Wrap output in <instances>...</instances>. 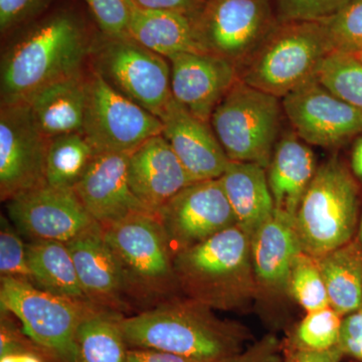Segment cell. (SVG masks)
<instances>
[{"mask_svg":"<svg viewBox=\"0 0 362 362\" xmlns=\"http://www.w3.org/2000/svg\"><path fill=\"white\" fill-rule=\"evenodd\" d=\"M322 23L333 51L351 54L362 52V0H350Z\"/></svg>","mask_w":362,"mask_h":362,"instance_id":"32","label":"cell"},{"mask_svg":"<svg viewBox=\"0 0 362 362\" xmlns=\"http://www.w3.org/2000/svg\"><path fill=\"white\" fill-rule=\"evenodd\" d=\"M168 59L173 99L192 115L209 122L214 109L240 80L239 71L209 52H180Z\"/></svg>","mask_w":362,"mask_h":362,"instance_id":"16","label":"cell"},{"mask_svg":"<svg viewBox=\"0 0 362 362\" xmlns=\"http://www.w3.org/2000/svg\"><path fill=\"white\" fill-rule=\"evenodd\" d=\"M0 226V277L33 283L26 258V244L11 221L1 216Z\"/></svg>","mask_w":362,"mask_h":362,"instance_id":"34","label":"cell"},{"mask_svg":"<svg viewBox=\"0 0 362 362\" xmlns=\"http://www.w3.org/2000/svg\"><path fill=\"white\" fill-rule=\"evenodd\" d=\"M175 275L190 299L226 308L237 302L251 271V235L239 226L176 252Z\"/></svg>","mask_w":362,"mask_h":362,"instance_id":"3","label":"cell"},{"mask_svg":"<svg viewBox=\"0 0 362 362\" xmlns=\"http://www.w3.org/2000/svg\"><path fill=\"white\" fill-rule=\"evenodd\" d=\"M35 343L28 340L25 332H21L6 311H1V324H0V357L13 352L20 351L35 346Z\"/></svg>","mask_w":362,"mask_h":362,"instance_id":"39","label":"cell"},{"mask_svg":"<svg viewBox=\"0 0 362 362\" xmlns=\"http://www.w3.org/2000/svg\"><path fill=\"white\" fill-rule=\"evenodd\" d=\"M267 168L275 209L295 218L317 171L313 150L296 133H285L276 144Z\"/></svg>","mask_w":362,"mask_h":362,"instance_id":"22","label":"cell"},{"mask_svg":"<svg viewBox=\"0 0 362 362\" xmlns=\"http://www.w3.org/2000/svg\"><path fill=\"white\" fill-rule=\"evenodd\" d=\"M129 156L118 152H98L74 188L88 213L103 228L134 214H151L131 190Z\"/></svg>","mask_w":362,"mask_h":362,"instance_id":"17","label":"cell"},{"mask_svg":"<svg viewBox=\"0 0 362 362\" xmlns=\"http://www.w3.org/2000/svg\"><path fill=\"white\" fill-rule=\"evenodd\" d=\"M288 121L304 142L331 148L362 133V113L347 104L316 77L282 98Z\"/></svg>","mask_w":362,"mask_h":362,"instance_id":"14","label":"cell"},{"mask_svg":"<svg viewBox=\"0 0 362 362\" xmlns=\"http://www.w3.org/2000/svg\"><path fill=\"white\" fill-rule=\"evenodd\" d=\"M122 317L104 309L90 311L76 335V362H126L129 347L121 326Z\"/></svg>","mask_w":362,"mask_h":362,"instance_id":"28","label":"cell"},{"mask_svg":"<svg viewBox=\"0 0 362 362\" xmlns=\"http://www.w3.org/2000/svg\"><path fill=\"white\" fill-rule=\"evenodd\" d=\"M357 207L356 182L341 162L333 158L317 168L295 216L302 251L318 259L349 244Z\"/></svg>","mask_w":362,"mask_h":362,"instance_id":"5","label":"cell"},{"mask_svg":"<svg viewBox=\"0 0 362 362\" xmlns=\"http://www.w3.org/2000/svg\"><path fill=\"white\" fill-rule=\"evenodd\" d=\"M128 35L166 59L180 52H204L194 18L178 11L141 8L133 2Z\"/></svg>","mask_w":362,"mask_h":362,"instance_id":"24","label":"cell"},{"mask_svg":"<svg viewBox=\"0 0 362 362\" xmlns=\"http://www.w3.org/2000/svg\"><path fill=\"white\" fill-rule=\"evenodd\" d=\"M358 238L359 240H361V244L362 245V220L361 221V226H359Z\"/></svg>","mask_w":362,"mask_h":362,"instance_id":"46","label":"cell"},{"mask_svg":"<svg viewBox=\"0 0 362 362\" xmlns=\"http://www.w3.org/2000/svg\"><path fill=\"white\" fill-rule=\"evenodd\" d=\"M128 180L138 201L153 214L195 182L162 134L150 138L130 154Z\"/></svg>","mask_w":362,"mask_h":362,"instance_id":"20","label":"cell"},{"mask_svg":"<svg viewBox=\"0 0 362 362\" xmlns=\"http://www.w3.org/2000/svg\"><path fill=\"white\" fill-rule=\"evenodd\" d=\"M126 362H202L189 357L151 349H128Z\"/></svg>","mask_w":362,"mask_h":362,"instance_id":"42","label":"cell"},{"mask_svg":"<svg viewBox=\"0 0 362 362\" xmlns=\"http://www.w3.org/2000/svg\"><path fill=\"white\" fill-rule=\"evenodd\" d=\"M132 1L141 8L178 11L194 18L201 13L206 0H132Z\"/></svg>","mask_w":362,"mask_h":362,"instance_id":"41","label":"cell"},{"mask_svg":"<svg viewBox=\"0 0 362 362\" xmlns=\"http://www.w3.org/2000/svg\"><path fill=\"white\" fill-rule=\"evenodd\" d=\"M333 52L322 23H280L239 71L240 80L282 99L315 77Z\"/></svg>","mask_w":362,"mask_h":362,"instance_id":"4","label":"cell"},{"mask_svg":"<svg viewBox=\"0 0 362 362\" xmlns=\"http://www.w3.org/2000/svg\"><path fill=\"white\" fill-rule=\"evenodd\" d=\"M47 0H0V28L6 33L37 13Z\"/></svg>","mask_w":362,"mask_h":362,"instance_id":"37","label":"cell"},{"mask_svg":"<svg viewBox=\"0 0 362 362\" xmlns=\"http://www.w3.org/2000/svg\"><path fill=\"white\" fill-rule=\"evenodd\" d=\"M130 349H151L213 362L240 352L242 333L190 299H168L136 315L122 317Z\"/></svg>","mask_w":362,"mask_h":362,"instance_id":"2","label":"cell"},{"mask_svg":"<svg viewBox=\"0 0 362 362\" xmlns=\"http://www.w3.org/2000/svg\"><path fill=\"white\" fill-rule=\"evenodd\" d=\"M322 275L331 308L340 315L362 307V250L349 242L316 259Z\"/></svg>","mask_w":362,"mask_h":362,"instance_id":"27","label":"cell"},{"mask_svg":"<svg viewBox=\"0 0 362 362\" xmlns=\"http://www.w3.org/2000/svg\"><path fill=\"white\" fill-rule=\"evenodd\" d=\"M66 244L90 304L117 313L125 310L129 297L123 270L105 239L102 226L95 223Z\"/></svg>","mask_w":362,"mask_h":362,"instance_id":"18","label":"cell"},{"mask_svg":"<svg viewBox=\"0 0 362 362\" xmlns=\"http://www.w3.org/2000/svg\"><path fill=\"white\" fill-rule=\"evenodd\" d=\"M6 204L11 223L30 240L68 243L97 223L75 190L68 188L44 185L21 192Z\"/></svg>","mask_w":362,"mask_h":362,"instance_id":"15","label":"cell"},{"mask_svg":"<svg viewBox=\"0 0 362 362\" xmlns=\"http://www.w3.org/2000/svg\"><path fill=\"white\" fill-rule=\"evenodd\" d=\"M278 343L269 337L245 352H238L213 362H279Z\"/></svg>","mask_w":362,"mask_h":362,"instance_id":"40","label":"cell"},{"mask_svg":"<svg viewBox=\"0 0 362 362\" xmlns=\"http://www.w3.org/2000/svg\"><path fill=\"white\" fill-rule=\"evenodd\" d=\"M315 77L335 96L362 113V63L354 54L330 52Z\"/></svg>","mask_w":362,"mask_h":362,"instance_id":"30","label":"cell"},{"mask_svg":"<svg viewBox=\"0 0 362 362\" xmlns=\"http://www.w3.org/2000/svg\"><path fill=\"white\" fill-rule=\"evenodd\" d=\"M0 280L1 311L16 317L26 337L59 361H77L78 326L96 307L59 297L28 281Z\"/></svg>","mask_w":362,"mask_h":362,"instance_id":"8","label":"cell"},{"mask_svg":"<svg viewBox=\"0 0 362 362\" xmlns=\"http://www.w3.org/2000/svg\"><path fill=\"white\" fill-rule=\"evenodd\" d=\"M343 354L338 345L325 350L300 349L288 358L287 362H339Z\"/></svg>","mask_w":362,"mask_h":362,"instance_id":"43","label":"cell"},{"mask_svg":"<svg viewBox=\"0 0 362 362\" xmlns=\"http://www.w3.org/2000/svg\"><path fill=\"white\" fill-rule=\"evenodd\" d=\"M350 0H276L278 20L323 23L341 11Z\"/></svg>","mask_w":362,"mask_h":362,"instance_id":"35","label":"cell"},{"mask_svg":"<svg viewBox=\"0 0 362 362\" xmlns=\"http://www.w3.org/2000/svg\"><path fill=\"white\" fill-rule=\"evenodd\" d=\"M354 56H356V58L358 59L359 61H361L362 63V52H358V54H354Z\"/></svg>","mask_w":362,"mask_h":362,"instance_id":"47","label":"cell"},{"mask_svg":"<svg viewBox=\"0 0 362 362\" xmlns=\"http://www.w3.org/2000/svg\"><path fill=\"white\" fill-rule=\"evenodd\" d=\"M338 346L343 354L362 361V307L342 321Z\"/></svg>","mask_w":362,"mask_h":362,"instance_id":"38","label":"cell"},{"mask_svg":"<svg viewBox=\"0 0 362 362\" xmlns=\"http://www.w3.org/2000/svg\"><path fill=\"white\" fill-rule=\"evenodd\" d=\"M288 289L308 313L330 307L327 289L316 259L305 252L298 257L293 265Z\"/></svg>","mask_w":362,"mask_h":362,"instance_id":"31","label":"cell"},{"mask_svg":"<svg viewBox=\"0 0 362 362\" xmlns=\"http://www.w3.org/2000/svg\"><path fill=\"white\" fill-rule=\"evenodd\" d=\"M47 354H51L35 345L30 349L20 350V351L1 356L0 362H49V359L45 356Z\"/></svg>","mask_w":362,"mask_h":362,"instance_id":"44","label":"cell"},{"mask_svg":"<svg viewBox=\"0 0 362 362\" xmlns=\"http://www.w3.org/2000/svg\"><path fill=\"white\" fill-rule=\"evenodd\" d=\"M173 256L237 226L220 180L195 181L156 213Z\"/></svg>","mask_w":362,"mask_h":362,"instance_id":"13","label":"cell"},{"mask_svg":"<svg viewBox=\"0 0 362 362\" xmlns=\"http://www.w3.org/2000/svg\"><path fill=\"white\" fill-rule=\"evenodd\" d=\"M90 58L93 71L105 82L158 118L173 101L168 59L130 37H106Z\"/></svg>","mask_w":362,"mask_h":362,"instance_id":"9","label":"cell"},{"mask_svg":"<svg viewBox=\"0 0 362 362\" xmlns=\"http://www.w3.org/2000/svg\"><path fill=\"white\" fill-rule=\"evenodd\" d=\"M26 258L33 285L59 297L93 306L78 280L66 243L30 240L26 243Z\"/></svg>","mask_w":362,"mask_h":362,"instance_id":"26","label":"cell"},{"mask_svg":"<svg viewBox=\"0 0 362 362\" xmlns=\"http://www.w3.org/2000/svg\"><path fill=\"white\" fill-rule=\"evenodd\" d=\"M103 233L122 268L128 297L149 304L166 301L178 282L173 252L156 214H134L104 226Z\"/></svg>","mask_w":362,"mask_h":362,"instance_id":"6","label":"cell"},{"mask_svg":"<svg viewBox=\"0 0 362 362\" xmlns=\"http://www.w3.org/2000/svg\"><path fill=\"white\" fill-rule=\"evenodd\" d=\"M93 47L71 16L45 21L2 54L1 105L25 102L42 88L83 73Z\"/></svg>","mask_w":362,"mask_h":362,"instance_id":"1","label":"cell"},{"mask_svg":"<svg viewBox=\"0 0 362 362\" xmlns=\"http://www.w3.org/2000/svg\"><path fill=\"white\" fill-rule=\"evenodd\" d=\"M351 168L357 177L362 178V137L357 140L352 149Z\"/></svg>","mask_w":362,"mask_h":362,"instance_id":"45","label":"cell"},{"mask_svg":"<svg viewBox=\"0 0 362 362\" xmlns=\"http://www.w3.org/2000/svg\"><path fill=\"white\" fill-rule=\"evenodd\" d=\"M159 119L162 135L192 180H218L223 175L230 160L211 123L192 115L175 99Z\"/></svg>","mask_w":362,"mask_h":362,"instance_id":"19","label":"cell"},{"mask_svg":"<svg viewBox=\"0 0 362 362\" xmlns=\"http://www.w3.org/2000/svg\"><path fill=\"white\" fill-rule=\"evenodd\" d=\"M89 76L84 71L42 88L26 100L40 131L49 139L83 133Z\"/></svg>","mask_w":362,"mask_h":362,"instance_id":"23","label":"cell"},{"mask_svg":"<svg viewBox=\"0 0 362 362\" xmlns=\"http://www.w3.org/2000/svg\"><path fill=\"white\" fill-rule=\"evenodd\" d=\"M342 321L331 307L311 312L305 317L297 329V340L301 349H329L338 345Z\"/></svg>","mask_w":362,"mask_h":362,"instance_id":"33","label":"cell"},{"mask_svg":"<svg viewBox=\"0 0 362 362\" xmlns=\"http://www.w3.org/2000/svg\"><path fill=\"white\" fill-rule=\"evenodd\" d=\"M218 180L238 226L252 235L275 211L266 168L255 162L230 161Z\"/></svg>","mask_w":362,"mask_h":362,"instance_id":"25","label":"cell"},{"mask_svg":"<svg viewBox=\"0 0 362 362\" xmlns=\"http://www.w3.org/2000/svg\"><path fill=\"white\" fill-rule=\"evenodd\" d=\"M102 32L108 37H127L132 0H85Z\"/></svg>","mask_w":362,"mask_h":362,"instance_id":"36","label":"cell"},{"mask_svg":"<svg viewBox=\"0 0 362 362\" xmlns=\"http://www.w3.org/2000/svg\"><path fill=\"white\" fill-rule=\"evenodd\" d=\"M302 252L294 216L277 209L251 235L252 270L270 289L288 288L293 265Z\"/></svg>","mask_w":362,"mask_h":362,"instance_id":"21","label":"cell"},{"mask_svg":"<svg viewBox=\"0 0 362 362\" xmlns=\"http://www.w3.org/2000/svg\"><path fill=\"white\" fill-rule=\"evenodd\" d=\"M49 139L40 131L26 102L0 108V197L16 195L47 185Z\"/></svg>","mask_w":362,"mask_h":362,"instance_id":"12","label":"cell"},{"mask_svg":"<svg viewBox=\"0 0 362 362\" xmlns=\"http://www.w3.org/2000/svg\"><path fill=\"white\" fill-rule=\"evenodd\" d=\"M194 20L204 52L239 71L277 26L268 0H206Z\"/></svg>","mask_w":362,"mask_h":362,"instance_id":"10","label":"cell"},{"mask_svg":"<svg viewBox=\"0 0 362 362\" xmlns=\"http://www.w3.org/2000/svg\"><path fill=\"white\" fill-rule=\"evenodd\" d=\"M280 98L239 80L211 117V128L230 161L255 162L268 168L280 139Z\"/></svg>","mask_w":362,"mask_h":362,"instance_id":"7","label":"cell"},{"mask_svg":"<svg viewBox=\"0 0 362 362\" xmlns=\"http://www.w3.org/2000/svg\"><path fill=\"white\" fill-rule=\"evenodd\" d=\"M97 153L83 133L52 138L45 163L47 185L74 189Z\"/></svg>","mask_w":362,"mask_h":362,"instance_id":"29","label":"cell"},{"mask_svg":"<svg viewBox=\"0 0 362 362\" xmlns=\"http://www.w3.org/2000/svg\"><path fill=\"white\" fill-rule=\"evenodd\" d=\"M162 129L158 117L90 71L83 134L97 152L131 154L150 138L162 134Z\"/></svg>","mask_w":362,"mask_h":362,"instance_id":"11","label":"cell"}]
</instances>
